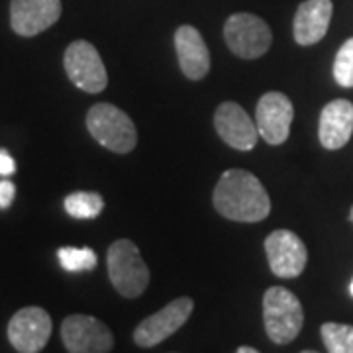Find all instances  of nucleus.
I'll list each match as a JSON object with an SVG mask.
<instances>
[{
  "instance_id": "f257e3e1",
  "label": "nucleus",
  "mask_w": 353,
  "mask_h": 353,
  "mask_svg": "<svg viewBox=\"0 0 353 353\" xmlns=\"http://www.w3.org/2000/svg\"><path fill=\"white\" fill-rule=\"evenodd\" d=\"M212 202L218 214L234 222H261L271 212L263 183L245 169H228L216 183Z\"/></svg>"
},
{
  "instance_id": "f03ea898",
  "label": "nucleus",
  "mask_w": 353,
  "mask_h": 353,
  "mask_svg": "<svg viewBox=\"0 0 353 353\" xmlns=\"http://www.w3.org/2000/svg\"><path fill=\"white\" fill-rule=\"evenodd\" d=\"M263 322L269 340L279 345L290 343L303 330V304L289 289L269 287L263 296Z\"/></svg>"
},
{
  "instance_id": "7ed1b4c3",
  "label": "nucleus",
  "mask_w": 353,
  "mask_h": 353,
  "mask_svg": "<svg viewBox=\"0 0 353 353\" xmlns=\"http://www.w3.org/2000/svg\"><path fill=\"white\" fill-rule=\"evenodd\" d=\"M90 136L114 153H130L138 143V130L132 118L110 102H99L87 112Z\"/></svg>"
},
{
  "instance_id": "20e7f679",
  "label": "nucleus",
  "mask_w": 353,
  "mask_h": 353,
  "mask_svg": "<svg viewBox=\"0 0 353 353\" xmlns=\"http://www.w3.org/2000/svg\"><path fill=\"white\" fill-rule=\"evenodd\" d=\"M108 277L114 289L126 299L141 296L150 285V269L132 240H118L108 248L106 255Z\"/></svg>"
},
{
  "instance_id": "39448f33",
  "label": "nucleus",
  "mask_w": 353,
  "mask_h": 353,
  "mask_svg": "<svg viewBox=\"0 0 353 353\" xmlns=\"http://www.w3.org/2000/svg\"><path fill=\"white\" fill-rule=\"evenodd\" d=\"M224 39L232 53H236L241 59H257L265 55L273 34L269 26L265 24L259 16L248 12L232 14L224 24Z\"/></svg>"
},
{
  "instance_id": "423d86ee",
  "label": "nucleus",
  "mask_w": 353,
  "mask_h": 353,
  "mask_svg": "<svg viewBox=\"0 0 353 353\" xmlns=\"http://www.w3.org/2000/svg\"><path fill=\"white\" fill-rule=\"evenodd\" d=\"M63 65L67 77L77 88L97 94L108 85V73L102 63L99 50L85 39L73 41L63 55Z\"/></svg>"
},
{
  "instance_id": "0eeeda50",
  "label": "nucleus",
  "mask_w": 353,
  "mask_h": 353,
  "mask_svg": "<svg viewBox=\"0 0 353 353\" xmlns=\"http://www.w3.org/2000/svg\"><path fill=\"white\" fill-rule=\"evenodd\" d=\"M61 340L71 353H106L114 347L110 328L88 314L67 316L61 324Z\"/></svg>"
},
{
  "instance_id": "6e6552de",
  "label": "nucleus",
  "mask_w": 353,
  "mask_h": 353,
  "mask_svg": "<svg viewBox=\"0 0 353 353\" xmlns=\"http://www.w3.org/2000/svg\"><path fill=\"white\" fill-rule=\"evenodd\" d=\"M194 303L189 296H181L175 299L173 303L163 306L159 312L148 316L145 320H141L138 328L134 330V341L139 347H153L159 345L169 336H173L176 330L181 328L192 314Z\"/></svg>"
},
{
  "instance_id": "1a4fd4ad",
  "label": "nucleus",
  "mask_w": 353,
  "mask_h": 353,
  "mask_svg": "<svg viewBox=\"0 0 353 353\" xmlns=\"http://www.w3.org/2000/svg\"><path fill=\"white\" fill-rule=\"evenodd\" d=\"M51 318L39 306H26L18 310L8 322V340L20 353H38L46 347L51 336Z\"/></svg>"
},
{
  "instance_id": "9d476101",
  "label": "nucleus",
  "mask_w": 353,
  "mask_h": 353,
  "mask_svg": "<svg viewBox=\"0 0 353 353\" xmlns=\"http://www.w3.org/2000/svg\"><path fill=\"white\" fill-rule=\"evenodd\" d=\"M271 271L281 279L301 277L308 261L304 241L290 230H275L265 240Z\"/></svg>"
},
{
  "instance_id": "9b49d317",
  "label": "nucleus",
  "mask_w": 353,
  "mask_h": 353,
  "mask_svg": "<svg viewBox=\"0 0 353 353\" xmlns=\"http://www.w3.org/2000/svg\"><path fill=\"white\" fill-rule=\"evenodd\" d=\"M292 118H294L292 102L283 92H277V90L265 92L257 102L255 124L259 130V136L271 145H279V143L287 141Z\"/></svg>"
},
{
  "instance_id": "f8f14e48",
  "label": "nucleus",
  "mask_w": 353,
  "mask_h": 353,
  "mask_svg": "<svg viewBox=\"0 0 353 353\" xmlns=\"http://www.w3.org/2000/svg\"><path fill=\"white\" fill-rule=\"evenodd\" d=\"M61 0H10V26L22 38H34L61 18Z\"/></svg>"
},
{
  "instance_id": "ddd939ff",
  "label": "nucleus",
  "mask_w": 353,
  "mask_h": 353,
  "mask_svg": "<svg viewBox=\"0 0 353 353\" xmlns=\"http://www.w3.org/2000/svg\"><path fill=\"white\" fill-rule=\"evenodd\" d=\"M214 128L222 141L238 152H252L259 138L257 124L238 102H222L214 114Z\"/></svg>"
},
{
  "instance_id": "4468645a",
  "label": "nucleus",
  "mask_w": 353,
  "mask_h": 353,
  "mask_svg": "<svg viewBox=\"0 0 353 353\" xmlns=\"http://www.w3.org/2000/svg\"><path fill=\"white\" fill-rule=\"evenodd\" d=\"M334 14L332 0H304L294 14L292 34L299 46H314L328 34Z\"/></svg>"
},
{
  "instance_id": "2eb2a0df",
  "label": "nucleus",
  "mask_w": 353,
  "mask_h": 353,
  "mask_svg": "<svg viewBox=\"0 0 353 353\" xmlns=\"http://www.w3.org/2000/svg\"><path fill=\"white\" fill-rule=\"evenodd\" d=\"M175 50L183 75L190 81L204 79L210 71V51L194 26H181L175 32Z\"/></svg>"
},
{
  "instance_id": "dca6fc26",
  "label": "nucleus",
  "mask_w": 353,
  "mask_h": 353,
  "mask_svg": "<svg viewBox=\"0 0 353 353\" xmlns=\"http://www.w3.org/2000/svg\"><path fill=\"white\" fill-rule=\"evenodd\" d=\"M353 134V104L345 99H336L324 106L318 124V138L326 150H340Z\"/></svg>"
},
{
  "instance_id": "f3484780",
  "label": "nucleus",
  "mask_w": 353,
  "mask_h": 353,
  "mask_svg": "<svg viewBox=\"0 0 353 353\" xmlns=\"http://www.w3.org/2000/svg\"><path fill=\"white\" fill-rule=\"evenodd\" d=\"M65 212L71 218L79 220H90L101 214L104 208V201L99 192H87V190H79L73 192L65 199Z\"/></svg>"
},
{
  "instance_id": "a211bd4d",
  "label": "nucleus",
  "mask_w": 353,
  "mask_h": 353,
  "mask_svg": "<svg viewBox=\"0 0 353 353\" xmlns=\"http://www.w3.org/2000/svg\"><path fill=\"white\" fill-rule=\"evenodd\" d=\"M320 334L330 353H353V326L350 324L326 322Z\"/></svg>"
},
{
  "instance_id": "6ab92c4d",
  "label": "nucleus",
  "mask_w": 353,
  "mask_h": 353,
  "mask_svg": "<svg viewBox=\"0 0 353 353\" xmlns=\"http://www.w3.org/2000/svg\"><path fill=\"white\" fill-rule=\"evenodd\" d=\"M57 257H59V263L65 271H71V273L92 271L99 263L97 253L90 248H61L57 252Z\"/></svg>"
},
{
  "instance_id": "aec40b11",
  "label": "nucleus",
  "mask_w": 353,
  "mask_h": 353,
  "mask_svg": "<svg viewBox=\"0 0 353 353\" xmlns=\"http://www.w3.org/2000/svg\"><path fill=\"white\" fill-rule=\"evenodd\" d=\"M334 79L340 87H353V38H350L334 59Z\"/></svg>"
},
{
  "instance_id": "412c9836",
  "label": "nucleus",
  "mask_w": 353,
  "mask_h": 353,
  "mask_svg": "<svg viewBox=\"0 0 353 353\" xmlns=\"http://www.w3.org/2000/svg\"><path fill=\"white\" fill-rule=\"evenodd\" d=\"M16 196V187L10 181H0V208H8Z\"/></svg>"
},
{
  "instance_id": "4be33fe9",
  "label": "nucleus",
  "mask_w": 353,
  "mask_h": 353,
  "mask_svg": "<svg viewBox=\"0 0 353 353\" xmlns=\"http://www.w3.org/2000/svg\"><path fill=\"white\" fill-rule=\"evenodd\" d=\"M16 171V161L6 150H0V175L8 176Z\"/></svg>"
},
{
  "instance_id": "5701e85b",
  "label": "nucleus",
  "mask_w": 353,
  "mask_h": 353,
  "mask_svg": "<svg viewBox=\"0 0 353 353\" xmlns=\"http://www.w3.org/2000/svg\"><path fill=\"white\" fill-rule=\"evenodd\" d=\"M238 353H257L255 347H238Z\"/></svg>"
},
{
  "instance_id": "b1692460",
  "label": "nucleus",
  "mask_w": 353,
  "mask_h": 353,
  "mask_svg": "<svg viewBox=\"0 0 353 353\" xmlns=\"http://www.w3.org/2000/svg\"><path fill=\"white\" fill-rule=\"evenodd\" d=\"M350 292H352V296H353V281H352V285H350Z\"/></svg>"
},
{
  "instance_id": "393cba45",
  "label": "nucleus",
  "mask_w": 353,
  "mask_h": 353,
  "mask_svg": "<svg viewBox=\"0 0 353 353\" xmlns=\"http://www.w3.org/2000/svg\"><path fill=\"white\" fill-rule=\"evenodd\" d=\"M350 218H352V222H353V206H352V210H350Z\"/></svg>"
}]
</instances>
